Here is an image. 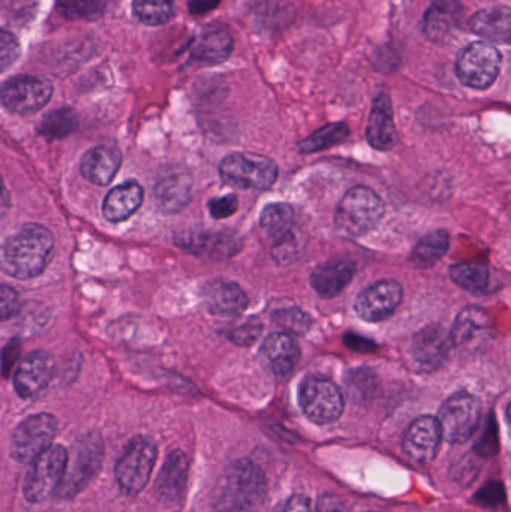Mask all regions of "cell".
<instances>
[{
    "label": "cell",
    "mask_w": 511,
    "mask_h": 512,
    "mask_svg": "<svg viewBox=\"0 0 511 512\" xmlns=\"http://www.w3.org/2000/svg\"><path fill=\"white\" fill-rule=\"evenodd\" d=\"M267 480L263 469L243 459L233 463L219 480L213 495L216 512H254L263 505Z\"/></svg>",
    "instance_id": "1"
},
{
    "label": "cell",
    "mask_w": 511,
    "mask_h": 512,
    "mask_svg": "<svg viewBox=\"0 0 511 512\" xmlns=\"http://www.w3.org/2000/svg\"><path fill=\"white\" fill-rule=\"evenodd\" d=\"M54 239L41 225H26L6 240L0 255L2 270L17 279L39 276L53 255Z\"/></svg>",
    "instance_id": "2"
},
{
    "label": "cell",
    "mask_w": 511,
    "mask_h": 512,
    "mask_svg": "<svg viewBox=\"0 0 511 512\" xmlns=\"http://www.w3.org/2000/svg\"><path fill=\"white\" fill-rule=\"evenodd\" d=\"M105 448L99 433H89L72 445L66 459L65 474L57 489V498L77 496L98 474L104 460Z\"/></svg>",
    "instance_id": "3"
},
{
    "label": "cell",
    "mask_w": 511,
    "mask_h": 512,
    "mask_svg": "<svg viewBox=\"0 0 511 512\" xmlns=\"http://www.w3.org/2000/svg\"><path fill=\"white\" fill-rule=\"evenodd\" d=\"M383 216V200L372 189L356 186L339 203L335 224L339 233L354 239L371 233Z\"/></svg>",
    "instance_id": "4"
},
{
    "label": "cell",
    "mask_w": 511,
    "mask_h": 512,
    "mask_svg": "<svg viewBox=\"0 0 511 512\" xmlns=\"http://www.w3.org/2000/svg\"><path fill=\"white\" fill-rule=\"evenodd\" d=\"M222 182L227 185L242 189H266L272 188L278 180V165L266 156L255 153H233L222 161Z\"/></svg>",
    "instance_id": "5"
},
{
    "label": "cell",
    "mask_w": 511,
    "mask_h": 512,
    "mask_svg": "<svg viewBox=\"0 0 511 512\" xmlns=\"http://www.w3.org/2000/svg\"><path fill=\"white\" fill-rule=\"evenodd\" d=\"M303 414L315 424H332L344 412V397L335 382L324 376L311 375L303 379L299 390Z\"/></svg>",
    "instance_id": "6"
},
{
    "label": "cell",
    "mask_w": 511,
    "mask_h": 512,
    "mask_svg": "<svg viewBox=\"0 0 511 512\" xmlns=\"http://www.w3.org/2000/svg\"><path fill=\"white\" fill-rule=\"evenodd\" d=\"M482 420V403L473 394H453L438 412L441 436L450 444L467 442L476 433Z\"/></svg>",
    "instance_id": "7"
},
{
    "label": "cell",
    "mask_w": 511,
    "mask_h": 512,
    "mask_svg": "<svg viewBox=\"0 0 511 512\" xmlns=\"http://www.w3.org/2000/svg\"><path fill=\"white\" fill-rule=\"evenodd\" d=\"M66 459L68 451L60 445H51L36 457L24 480V498L32 504H39L56 495L65 474Z\"/></svg>",
    "instance_id": "8"
},
{
    "label": "cell",
    "mask_w": 511,
    "mask_h": 512,
    "mask_svg": "<svg viewBox=\"0 0 511 512\" xmlns=\"http://www.w3.org/2000/svg\"><path fill=\"white\" fill-rule=\"evenodd\" d=\"M156 456L158 451L149 439L134 438L126 445L116 466L117 483L125 495H138L146 487L155 468Z\"/></svg>",
    "instance_id": "9"
},
{
    "label": "cell",
    "mask_w": 511,
    "mask_h": 512,
    "mask_svg": "<svg viewBox=\"0 0 511 512\" xmlns=\"http://www.w3.org/2000/svg\"><path fill=\"white\" fill-rule=\"evenodd\" d=\"M501 71V54L488 42H474L459 53L456 74L465 86L488 89Z\"/></svg>",
    "instance_id": "10"
},
{
    "label": "cell",
    "mask_w": 511,
    "mask_h": 512,
    "mask_svg": "<svg viewBox=\"0 0 511 512\" xmlns=\"http://www.w3.org/2000/svg\"><path fill=\"white\" fill-rule=\"evenodd\" d=\"M56 433L57 421L53 415H30L12 435V457L20 463L33 462L51 447Z\"/></svg>",
    "instance_id": "11"
},
{
    "label": "cell",
    "mask_w": 511,
    "mask_h": 512,
    "mask_svg": "<svg viewBox=\"0 0 511 512\" xmlns=\"http://www.w3.org/2000/svg\"><path fill=\"white\" fill-rule=\"evenodd\" d=\"M53 95L50 81L35 75L11 78L0 89V99L15 114H32L44 108Z\"/></svg>",
    "instance_id": "12"
},
{
    "label": "cell",
    "mask_w": 511,
    "mask_h": 512,
    "mask_svg": "<svg viewBox=\"0 0 511 512\" xmlns=\"http://www.w3.org/2000/svg\"><path fill=\"white\" fill-rule=\"evenodd\" d=\"M402 297L404 291L396 280H380L360 292L354 309L363 321L380 322L395 313Z\"/></svg>",
    "instance_id": "13"
},
{
    "label": "cell",
    "mask_w": 511,
    "mask_h": 512,
    "mask_svg": "<svg viewBox=\"0 0 511 512\" xmlns=\"http://www.w3.org/2000/svg\"><path fill=\"white\" fill-rule=\"evenodd\" d=\"M179 248L201 258L225 259L239 252L240 240L224 231H185L176 237Z\"/></svg>",
    "instance_id": "14"
},
{
    "label": "cell",
    "mask_w": 511,
    "mask_h": 512,
    "mask_svg": "<svg viewBox=\"0 0 511 512\" xmlns=\"http://www.w3.org/2000/svg\"><path fill=\"white\" fill-rule=\"evenodd\" d=\"M441 441H443V436H441L437 418L423 415L408 427L402 448L414 462L429 463L437 456Z\"/></svg>",
    "instance_id": "15"
},
{
    "label": "cell",
    "mask_w": 511,
    "mask_h": 512,
    "mask_svg": "<svg viewBox=\"0 0 511 512\" xmlns=\"http://www.w3.org/2000/svg\"><path fill=\"white\" fill-rule=\"evenodd\" d=\"M189 465L188 454L183 451H174L167 457L156 480L155 492L159 501L168 505L183 501L188 486Z\"/></svg>",
    "instance_id": "16"
},
{
    "label": "cell",
    "mask_w": 511,
    "mask_h": 512,
    "mask_svg": "<svg viewBox=\"0 0 511 512\" xmlns=\"http://www.w3.org/2000/svg\"><path fill=\"white\" fill-rule=\"evenodd\" d=\"M54 372V360L47 352H33L15 370L14 387L18 396L32 399L38 396Z\"/></svg>",
    "instance_id": "17"
},
{
    "label": "cell",
    "mask_w": 511,
    "mask_h": 512,
    "mask_svg": "<svg viewBox=\"0 0 511 512\" xmlns=\"http://www.w3.org/2000/svg\"><path fill=\"white\" fill-rule=\"evenodd\" d=\"M201 294L207 310L213 315L225 316V318L242 315L249 304L248 295L231 280H212L204 285Z\"/></svg>",
    "instance_id": "18"
},
{
    "label": "cell",
    "mask_w": 511,
    "mask_h": 512,
    "mask_svg": "<svg viewBox=\"0 0 511 512\" xmlns=\"http://www.w3.org/2000/svg\"><path fill=\"white\" fill-rule=\"evenodd\" d=\"M464 14V5L459 0H435L425 15L426 36L437 44L450 41Z\"/></svg>",
    "instance_id": "19"
},
{
    "label": "cell",
    "mask_w": 511,
    "mask_h": 512,
    "mask_svg": "<svg viewBox=\"0 0 511 512\" xmlns=\"http://www.w3.org/2000/svg\"><path fill=\"white\" fill-rule=\"evenodd\" d=\"M366 138L377 150H390L398 141L395 120H393L392 101L386 92L378 93L372 105Z\"/></svg>",
    "instance_id": "20"
},
{
    "label": "cell",
    "mask_w": 511,
    "mask_h": 512,
    "mask_svg": "<svg viewBox=\"0 0 511 512\" xmlns=\"http://www.w3.org/2000/svg\"><path fill=\"white\" fill-rule=\"evenodd\" d=\"M453 348L449 333L441 327H426L416 334L413 342V354L417 363L426 370H434L449 357Z\"/></svg>",
    "instance_id": "21"
},
{
    "label": "cell",
    "mask_w": 511,
    "mask_h": 512,
    "mask_svg": "<svg viewBox=\"0 0 511 512\" xmlns=\"http://www.w3.org/2000/svg\"><path fill=\"white\" fill-rule=\"evenodd\" d=\"M356 274V265L345 259H333L318 265L311 274V285L320 297L333 298L341 294Z\"/></svg>",
    "instance_id": "22"
},
{
    "label": "cell",
    "mask_w": 511,
    "mask_h": 512,
    "mask_svg": "<svg viewBox=\"0 0 511 512\" xmlns=\"http://www.w3.org/2000/svg\"><path fill=\"white\" fill-rule=\"evenodd\" d=\"M233 36L224 26H209L201 30L192 45L191 54L198 62L218 65L225 62L233 51Z\"/></svg>",
    "instance_id": "23"
},
{
    "label": "cell",
    "mask_w": 511,
    "mask_h": 512,
    "mask_svg": "<svg viewBox=\"0 0 511 512\" xmlns=\"http://www.w3.org/2000/svg\"><path fill=\"white\" fill-rule=\"evenodd\" d=\"M122 165V153L113 146H98L90 149L81 162V174L90 183L107 186L113 182Z\"/></svg>",
    "instance_id": "24"
},
{
    "label": "cell",
    "mask_w": 511,
    "mask_h": 512,
    "mask_svg": "<svg viewBox=\"0 0 511 512\" xmlns=\"http://www.w3.org/2000/svg\"><path fill=\"white\" fill-rule=\"evenodd\" d=\"M192 177L182 171H171L156 182L155 198L165 213L180 212L191 201Z\"/></svg>",
    "instance_id": "25"
},
{
    "label": "cell",
    "mask_w": 511,
    "mask_h": 512,
    "mask_svg": "<svg viewBox=\"0 0 511 512\" xmlns=\"http://www.w3.org/2000/svg\"><path fill=\"white\" fill-rule=\"evenodd\" d=\"M261 355L276 375L288 376L296 369L302 352L299 343L290 334L273 333L261 345Z\"/></svg>",
    "instance_id": "26"
},
{
    "label": "cell",
    "mask_w": 511,
    "mask_h": 512,
    "mask_svg": "<svg viewBox=\"0 0 511 512\" xmlns=\"http://www.w3.org/2000/svg\"><path fill=\"white\" fill-rule=\"evenodd\" d=\"M144 192L138 183L128 182L117 186L104 201V216L110 222H123L131 218L141 204H143Z\"/></svg>",
    "instance_id": "27"
},
{
    "label": "cell",
    "mask_w": 511,
    "mask_h": 512,
    "mask_svg": "<svg viewBox=\"0 0 511 512\" xmlns=\"http://www.w3.org/2000/svg\"><path fill=\"white\" fill-rule=\"evenodd\" d=\"M491 327L489 315L480 307H467L459 313L449 336L455 348L471 345Z\"/></svg>",
    "instance_id": "28"
},
{
    "label": "cell",
    "mask_w": 511,
    "mask_h": 512,
    "mask_svg": "<svg viewBox=\"0 0 511 512\" xmlns=\"http://www.w3.org/2000/svg\"><path fill=\"white\" fill-rule=\"evenodd\" d=\"M511 15L506 6L483 9L470 20V30L495 42H510Z\"/></svg>",
    "instance_id": "29"
},
{
    "label": "cell",
    "mask_w": 511,
    "mask_h": 512,
    "mask_svg": "<svg viewBox=\"0 0 511 512\" xmlns=\"http://www.w3.org/2000/svg\"><path fill=\"white\" fill-rule=\"evenodd\" d=\"M450 246V236L447 231L438 230L428 234L417 243L411 252V262L419 268H431L443 259Z\"/></svg>",
    "instance_id": "30"
},
{
    "label": "cell",
    "mask_w": 511,
    "mask_h": 512,
    "mask_svg": "<svg viewBox=\"0 0 511 512\" xmlns=\"http://www.w3.org/2000/svg\"><path fill=\"white\" fill-rule=\"evenodd\" d=\"M294 213L288 204H270L260 216L261 228L275 240L284 239L293 233Z\"/></svg>",
    "instance_id": "31"
},
{
    "label": "cell",
    "mask_w": 511,
    "mask_h": 512,
    "mask_svg": "<svg viewBox=\"0 0 511 512\" xmlns=\"http://www.w3.org/2000/svg\"><path fill=\"white\" fill-rule=\"evenodd\" d=\"M450 277L459 288L477 294L488 289L489 268L479 262H464L450 268Z\"/></svg>",
    "instance_id": "32"
},
{
    "label": "cell",
    "mask_w": 511,
    "mask_h": 512,
    "mask_svg": "<svg viewBox=\"0 0 511 512\" xmlns=\"http://www.w3.org/2000/svg\"><path fill=\"white\" fill-rule=\"evenodd\" d=\"M348 135H350V129L345 123H330L300 141V152L315 153L330 149L347 140Z\"/></svg>",
    "instance_id": "33"
},
{
    "label": "cell",
    "mask_w": 511,
    "mask_h": 512,
    "mask_svg": "<svg viewBox=\"0 0 511 512\" xmlns=\"http://www.w3.org/2000/svg\"><path fill=\"white\" fill-rule=\"evenodd\" d=\"M135 17L149 26H161L173 18V0H134Z\"/></svg>",
    "instance_id": "34"
},
{
    "label": "cell",
    "mask_w": 511,
    "mask_h": 512,
    "mask_svg": "<svg viewBox=\"0 0 511 512\" xmlns=\"http://www.w3.org/2000/svg\"><path fill=\"white\" fill-rule=\"evenodd\" d=\"M78 120L74 111L69 108L53 111L44 117L41 125H39V134L50 140H59V138L68 137L69 134L77 129Z\"/></svg>",
    "instance_id": "35"
},
{
    "label": "cell",
    "mask_w": 511,
    "mask_h": 512,
    "mask_svg": "<svg viewBox=\"0 0 511 512\" xmlns=\"http://www.w3.org/2000/svg\"><path fill=\"white\" fill-rule=\"evenodd\" d=\"M57 8L69 20L95 21L104 14V0H57Z\"/></svg>",
    "instance_id": "36"
},
{
    "label": "cell",
    "mask_w": 511,
    "mask_h": 512,
    "mask_svg": "<svg viewBox=\"0 0 511 512\" xmlns=\"http://www.w3.org/2000/svg\"><path fill=\"white\" fill-rule=\"evenodd\" d=\"M273 319L279 327L285 328L293 334H305L311 330L312 319L296 307L281 309L273 313Z\"/></svg>",
    "instance_id": "37"
},
{
    "label": "cell",
    "mask_w": 511,
    "mask_h": 512,
    "mask_svg": "<svg viewBox=\"0 0 511 512\" xmlns=\"http://www.w3.org/2000/svg\"><path fill=\"white\" fill-rule=\"evenodd\" d=\"M20 42L11 32L0 30V72L6 71L20 56Z\"/></svg>",
    "instance_id": "38"
},
{
    "label": "cell",
    "mask_w": 511,
    "mask_h": 512,
    "mask_svg": "<svg viewBox=\"0 0 511 512\" xmlns=\"http://www.w3.org/2000/svg\"><path fill=\"white\" fill-rule=\"evenodd\" d=\"M20 295L11 286L0 285V321L12 318L20 309Z\"/></svg>",
    "instance_id": "39"
},
{
    "label": "cell",
    "mask_w": 511,
    "mask_h": 512,
    "mask_svg": "<svg viewBox=\"0 0 511 512\" xmlns=\"http://www.w3.org/2000/svg\"><path fill=\"white\" fill-rule=\"evenodd\" d=\"M239 200L236 195H225L221 198H213L209 203L210 215L215 219H227L237 212Z\"/></svg>",
    "instance_id": "40"
},
{
    "label": "cell",
    "mask_w": 511,
    "mask_h": 512,
    "mask_svg": "<svg viewBox=\"0 0 511 512\" xmlns=\"http://www.w3.org/2000/svg\"><path fill=\"white\" fill-rule=\"evenodd\" d=\"M261 333V324L255 319L246 322V324L240 325L236 330L231 333V342L237 343V345H252L255 340L258 339Z\"/></svg>",
    "instance_id": "41"
},
{
    "label": "cell",
    "mask_w": 511,
    "mask_h": 512,
    "mask_svg": "<svg viewBox=\"0 0 511 512\" xmlns=\"http://www.w3.org/2000/svg\"><path fill=\"white\" fill-rule=\"evenodd\" d=\"M275 512H315V508L305 496H293L288 501L282 502Z\"/></svg>",
    "instance_id": "42"
},
{
    "label": "cell",
    "mask_w": 511,
    "mask_h": 512,
    "mask_svg": "<svg viewBox=\"0 0 511 512\" xmlns=\"http://www.w3.org/2000/svg\"><path fill=\"white\" fill-rule=\"evenodd\" d=\"M344 340L345 343H347L348 348L353 349V351L371 352L377 348V345L372 343L371 340L365 339V337L362 336H357V334H347Z\"/></svg>",
    "instance_id": "43"
},
{
    "label": "cell",
    "mask_w": 511,
    "mask_h": 512,
    "mask_svg": "<svg viewBox=\"0 0 511 512\" xmlns=\"http://www.w3.org/2000/svg\"><path fill=\"white\" fill-rule=\"evenodd\" d=\"M9 207H11V198H9L5 183H3V179L0 177V218H3L9 212Z\"/></svg>",
    "instance_id": "44"
}]
</instances>
